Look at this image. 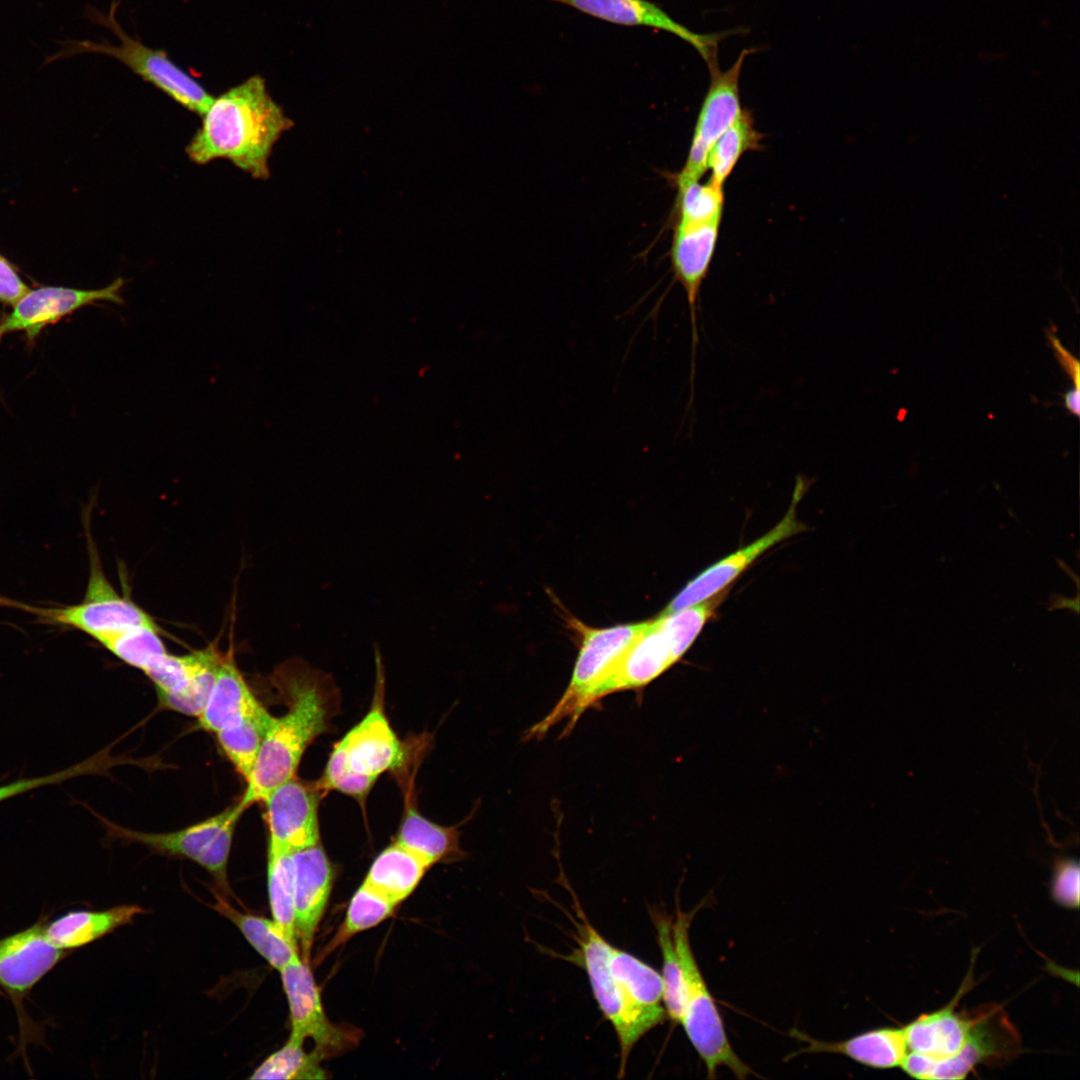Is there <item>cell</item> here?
<instances>
[{"label": "cell", "instance_id": "cell-1", "mask_svg": "<svg viewBox=\"0 0 1080 1080\" xmlns=\"http://www.w3.org/2000/svg\"><path fill=\"white\" fill-rule=\"evenodd\" d=\"M269 680L287 710L273 716L246 781L240 800L247 809L296 775L307 747L327 731L339 698L332 676L299 657L277 665Z\"/></svg>", "mask_w": 1080, "mask_h": 1080}, {"label": "cell", "instance_id": "cell-2", "mask_svg": "<svg viewBox=\"0 0 1080 1080\" xmlns=\"http://www.w3.org/2000/svg\"><path fill=\"white\" fill-rule=\"evenodd\" d=\"M185 148L189 159L205 165L225 159L255 179L269 177L275 143L293 122L254 75L213 99Z\"/></svg>", "mask_w": 1080, "mask_h": 1080}, {"label": "cell", "instance_id": "cell-3", "mask_svg": "<svg viewBox=\"0 0 1080 1080\" xmlns=\"http://www.w3.org/2000/svg\"><path fill=\"white\" fill-rule=\"evenodd\" d=\"M723 600L716 595L646 624L591 695V706L615 692L643 688L676 664L694 643Z\"/></svg>", "mask_w": 1080, "mask_h": 1080}, {"label": "cell", "instance_id": "cell-4", "mask_svg": "<svg viewBox=\"0 0 1080 1080\" xmlns=\"http://www.w3.org/2000/svg\"><path fill=\"white\" fill-rule=\"evenodd\" d=\"M376 682L368 713L335 745L343 759L326 769L329 786L364 802L377 778L403 768L406 753L384 709L385 673L379 647L375 645Z\"/></svg>", "mask_w": 1080, "mask_h": 1080}, {"label": "cell", "instance_id": "cell-5", "mask_svg": "<svg viewBox=\"0 0 1080 1080\" xmlns=\"http://www.w3.org/2000/svg\"><path fill=\"white\" fill-rule=\"evenodd\" d=\"M88 514L84 519L89 555V578L81 602L67 606H35L0 595V606L32 614L37 622L79 630L98 643L127 628L156 625L153 618L130 598L121 596L107 579L90 534Z\"/></svg>", "mask_w": 1080, "mask_h": 1080}, {"label": "cell", "instance_id": "cell-6", "mask_svg": "<svg viewBox=\"0 0 1080 1080\" xmlns=\"http://www.w3.org/2000/svg\"><path fill=\"white\" fill-rule=\"evenodd\" d=\"M695 910L683 912L677 905L672 932L684 978V1011L680 1020L684 1031L703 1060L707 1077H716L718 1067L728 1068L738 1079L755 1074L733 1050L714 998L693 954L689 928Z\"/></svg>", "mask_w": 1080, "mask_h": 1080}, {"label": "cell", "instance_id": "cell-7", "mask_svg": "<svg viewBox=\"0 0 1080 1080\" xmlns=\"http://www.w3.org/2000/svg\"><path fill=\"white\" fill-rule=\"evenodd\" d=\"M117 6L118 1L112 0L108 14L90 8L88 15L95 23L114 32L120 40L119 45H112L108 41H67L63 43V48L47 58L46 62L82 53L108 55L123 63L144 81L161 90L182 107L202 116L211 105L213 95L171 61L165 51L152 49L129 36L116 19Z\"/></svg>", "mask_w": 1080, "mask_h": 1080}, {"label": "cell", "instance_id": "cell-8", "mask_svg": "<svg viewBox=\"0 0 1080 1080\" xmlns=\"http://www.w3.org/2000/svg\"><path fill=\"white\" fill-rule=\"evenodd\" d=\"M645 622L591 628L577 620L582 635L570 683L552 710L529 728L526 740L542 738L552 727L567 721L562 735L569 734L581 715L591 706V695L641 633Z\"/></svg>", "mask_w": 1080, "mask_h": 1080}, {"label": "cell", "instance_id": "cell-9", "mask_svg": "<svg viewBox=\"0 0 1080 1080\" xmlns=\"http://www.w3.org/2000/svg\"><path fill=\"white\" fill-rule=\"evenodd\" d=\"M965 1012L969 1030L962 1049L939 1061L909 1052L901 1065L908 1075L922 1080H958L978 1065L1001 1066L1017 1058L1022 1051L1021 1038L1001 1005L986 1003Z\"/></svg>", "mask_w": 1080, "mask_h": 1080}, {"label": "cell", "instance_id": "cell-10", "mask_svg": "<svg viewBox=\"0 0 1080 1080\" xmlns=\"http://www.w3.org/2000/svg\"><path fill=\"white\" fill-rule=\"evenodd\" d=\"M574 908L578 949L572 960L585 970L598 1007L616 1032L620 1046L619 1073L623 1075L635 1044L664 1021L635 1007L627 999L610 970L612 945L591 925L575 898Z\"/></svg>", "mask_w": 1080, "mask_h": 1080}, {"label": "cell", "instance_id": "cell-11", "mask_svg": "<svg viewBox=\"0 0 1080 1080\" xmlns=\"http://www.w3.org/2000/svg\"><path fill=\"white\" fill-rule=\"evenodd\" d=\"M247 808L239 799L212 817L185 828L150 833L119 826L98 816L110 837L141 844L152 852L191 860L206 869L228 891L227 866L236 825Z\"/></svg>", "mask_w": 1080, "mask_h": 1080}, {"label": "cell", "instance_id": "cell-12", "mask_svg": "<svg viewBox=\"0 0 1080 1080\" xmlns=\"http://www.w3.org/2000/svg\"><path fill=\"white\" fill-rule=\"evenodd\" d=\"M753 49H744L733 65L722 70L717 60L707 63L710 83L697 117L688 157L675 176V184L699 181L707 170L709 151L719 136L735 121L741 105L739 79L746 57Z\"/></svg>", "mask_w": 1080, "mask_h": 1080}, {"label": "cell", "instance_id": "cell-13", "mask_svg": "<svg viewBox=\"0 0 1080 1080\" xmlns=\"http://www.w3.org/2000/svg\"><path fill=\"white\" fill-rule=\"evenodd\" d=\"M325 792L318 782L293 776L261 802L268 829V852L291 853L320 843L318 809Z\"/></svg>", "mask_w": 1080, "mask_h": 1080}, {"label": "cell", "instance_id": "cell-14", "mask_svg": "<svg viewBox=\"0 0 1080 1080\" xmlns=\"http://www.w3.org/2000/svg\"><path fill=\"white\" fill-rule=\"evenodd\" d=\"M807 488L806 479L799 477L789 509L771 530L698 574L669 602L663 612H675L721 593L767 550L783 540L806 531L807 526L797 518L796 508Z\"/></svg>", "mask_w": 1080, "mask_h": 1080}, {"label": "cell", "instance_id": "cell-15", "mask_svg": "<svg viewBox=\"0 0 1080 1080\" xmlns=\"http://www.w3.org/2000/svg\"><path fill=\"white\" fill-rule=\"evenodd\" d=\"M124 284L125 280L118 277L109 285L93 290L60 286L29 289L0 322V338L13 332H24L32 341L47 326L85 306L97 302L123 304L121 291Z\"/></svg>", "mask_w": 1080, "mask_h": 1080}, {"label": "cell", "instance_id": "cell-16", "mask_svg": "<svg viewBox=\"0 0 1080 1080\" xmlns=\"http://www.w3.org/2000/svg\"><path fill=\"white\" fill-rule=\"evenodd\" d=\"M279 972L290 1009V1035L304 1040L312 1038L315 1049L323 1057L348 1047L352 1038L349 1032L335 1026L326 1016L319 989L306 962L298 956Z\"/></svg>", "mask_w": 1080, "mask_h": 1080}, {"label": "cell", "instance_id": "cell-17", "mask_svg": "<svg viewBox=\"0 0 1080 1080\" xmlns=\"http://www.w3.org/2000/svg\"><path fill=\"white\" fill-rule=\"evenodd\" d=\"M721 219L707 222L677 221L671 246V264L674 278L685 291L692 334L690 385L695 374V356L699 342L697 327V301L704 279L713 259ZM693 385L691 386V393Z\"/></svg>", "mask_w": 1080, "mask_h": 1080}, {"label": "cell", "instance_id": "cell-18", "mask_svg": "<svg viewBox=\"0 0 1080 1080\" xmlns=\"http://www.w3.org/2000/svg\"><path fill=\"white\" fill-rule=\"evenodd\" d=\"M45 927L39 921L0 939V986L14 1000L21 1001L67 955L49 940Z\"/></svg>", "mask_w": 1080, "mask_h": 1080}, {"label": "cell", "instance_id": "cell-19", "mask_svg": "<svg viewBox=\"0 0 1080 1080\" xmlns=\"http://www.w3.org/2000/svg\"><path fill=\"white\" fill-rule=\"evenodd\" d=\"M584 14L623 26H643L666 31L690 44L707 63L717 59L718 42L725 34H699L674 20L648 0H548Z\"/></svg>", "mask_w": 1080, "mask_h": 1080}, {"label": "cell", "instance_id": "cell-20", "mask_svg": "<svg viewBox=\"0 0 1080 1080\" xmlns=\"http://www.w3.org/2000/svg\"><path fill=\"white\" fill-rule=\"evenodd\" d=\"M295 931L305 960L327 905L334 871L321 843L292 852Z\"/></svg>", "mask_w": 1080, "mask_h": 1080}, {"label": "cell", "instance_id": "cell-21", "mask_svg": "<svg viewBox=\"0 0 1080 1080\" xmlns=\"http://www.w3.org/2000/svg\"><path fill=\"white\" fill-rule=\"evenodd\" d=\"M791 1035L805 1045L788 1055L831 1053L844 1055L862 1065L888 1069L901 1066L907 1053L903 1027H883L865 1031L841 1041H823L793 1029Z\"/></svg>", "mask_w": 1080, "mask_h": 1080}, {"label": "cell", "instance_id": "cell-22", "mask_svg": "<svg viewBox=\"0 0 1080 1080\" xmlns=\"http://www.w3.org/2000/svg\"><path fill=\"white\" fill-rule=\"evenodd\" d=\"M263 707V703L258 700L246 683L233 655L223 654L208 700L198 716V722L203 730L215 734Z\"/></svg>", "mask_w": 1080, "mask_h": 1080}, {"label": "cell", "instance_id": "cell-23", "mask_svg": "<svg viewBox=\"0 0 1080 1080\" xmlns=\"http://www.w3.org/2000/svg\"><path fill=\"white\" fill-rule=\"evenodd\" d=\"M959 995L934 1012L922 1014L903 1027L908 1052L924 1055L934 1061L955 1056L964 1046L969 1030L966 1012H955Z\"/></svg>", "mask_w": 1080, "mask_h": 1080}, {"label": "cell", "instance_id": "cell-24", "mask_svg": "<svg viewBox=\"0 0 1080 1080\" xmlns=\"http://www.w3.org/2000/svg\"><path fill=\"white\" fill-rule=\"evenodd\" d=\"M144 911L137 905H122L104 911H70L45 927L49 940L63 950L89 944L126 925Z\"/></svg>", "mask_w": 1080, "mask_h": 1080}, {"label": "cell", "instance_id": "cell-25", "mask_svg": "<svg viewBox=\"0 0 1080 1080\" xmlns=\"http://www.w3.org/2000/svg\"><path fill=\"white\" fill-rule=\"evenodd\" d=\"M429 867L395 841L375 858L363 883L398 905L414 891Z\"/></svg>", "mask_w": 1080, "mask_h": 1080}, {"label": "cell", "instance_id": "cell-26", "mask_svg": "<svg viewBox=\"0 0 1080 1080\" xmlns=\"http://www.w3.org/2000/svg\"><path fill=\"white\" fill-rule=\"evenodd\" d=\"M396 841L420 856L430 866L461 854L457 828L441 826L424 817L412 801L411 788L408 785Z\"/></svg>", "mask_w": 1080, "mask_h": 1080}, {"label": "cell", "instance_id": "cell-27", "mask_svg": "<svg viewBox=\"0 0 1080 1080\" xmlns=\"http://www.w3.org/2000/svg\"><path fill=\"white\" fill-rule=\"evenodd\" d=\"M609 966L627 999L637 1008L661 1020L667 1018L663 1005L661 974L636 956L612 946Z\"/></svg>", "mask_w": 1080, "mask_h": 1080}, {"label": "cell", "instance_id": "cell-28", "mask_svg": "<svg viewBox=\"0 0 1080 1080\" xmlns=\"http://www.w3.org/2000/svg\"><path fill=\"white\" fill-rule=\"evenodd\" d=\"M212 906L241 931L250 945L275 969L280 971L298 957L297 945L292 943L274 920L242 913L216 894Z\"/></svg>", "mask_w": 1080, "mask_h": 1080}, {"label": "cell", "instance_id": "cell-29", "mask_svg": "<svg viewBox=\"0 0 1080 1080\" xmlns=\"http://www.w3.org/2000/svg\"><path fill=\"white\" fill-rule=\"evenodd\" d=\"M763 135L755 129L752 113L744 108L735 121L712 145L707 169L711 172L709 182L722 187L741 157L750 151L761 149Z\"/></svg>", "mask_w": 1080, "mask_h": 1080}, {"label": "cell", "instance_id": "cell-30", "mask_svg": "<svg viewBox=\"0 0 1080 1080\" xmlns=\"http://www.w3.org/2000/svg\"><path fill=\"white\" fill-rule=\"evenodd\" d=\"M273 715L265 708L215 733L217 742L235 770L246 782L258 758Z\"/></svg>", "mask_w": 1080, "mask_h": 1080}, {"label": "cell", "instance_id": "cell-31", "mask_svg": "<svg viewBox=\"0 0 1080 1080\" xmlns=\"http://www.w3.org/2000/svg\"><path fill=\"white\" fill-rule=\"evenodd\" d=\"M651 919L657 933V941L662 955L663 1005L667 1017L679 1023L684 1011V978L675 946L672 920L658 909H650Z\"/></svg>", "mask_w": 1080, "mask_h": 1080}, {"label": "cell", "instance_id": "cell-32", "mask_svg": "<svg viewBox=\"0 0 1080 1080\" xmlns=\"http://www.w3.org/2000/svg\"><path fill=\"white\" fill-rule=\"evenodd\" d=\"M304 1039L291 1036L286 1044L267 1057L253 1072L250 1079H323L327 1075L321 1067L323 1056L315 1049L311 1053L303 1048Z\"/></svg>", "mask_w": 1080, "mask_h": 1080}, {"label": "cell", "instance_id": "cell-33", "mask_svg": "<svg viewBox=\"0 0 1080 1080\" xmlns=\"http://www.w3.org/2000/svg\"><path fill=\"white\" fill-rule=\"evenodd\" d=\"M156 625H139L116 633L100 644L123 663L144 673L167 652Z\"/></svg>", "mask_w": 1080, "mask_h": 1080}, {"label": "cell", "instance_id": "cell-34", "mask_svg": "<svg viewBox=\"0 0 1080 1080\" xmlns=\"http://www.w3.org/2000/svg\"><path fill=\"white\" fill-rule=\"evenodd\" d=\"M267 871L268 893L273 920L285 936L297 945L292 852H268Z\"/></svg>", "mask_w": 1080, "mask_h": 1080}, {"label": "cell", "instance_id": "cell-35", "mask_svg": "<svg viewBox=\"0 0 1080 1080\" xmlns=\"http://www.w3.org/2000/svg\"><path fill=\"white\" fill-rule=\"evenodd\" d=\"M395 907V903L363 883L351 898L337 942L378 925Z\"/></svg>", "mask_w": 1080, "mask_h": 1080}, {"label": "cell", "instance_id": "cell-36", "mask_svg": "<svg viewBox=\"0 0 1080 1080\" xmlns=\"http://www.w3.org/2000/svg\"><path fill=\"white\" fill-rule=\"evenodd\" d=\"M677 221L707 222L722 218L723 188L698 181L677 185Z\"/></svg>", "mask_w": 1080, "mask_h": 1080}, {"label": "cell", "instance_id": "cell-37", "mask_svg": "<svg viewBox=\"0 0 1080 1080\" xmlns=\"http://www.w3.org/2000/svg\"><path fill=\"white\" fill-rule=\"evenodd\" d=\"M112 762L113 759L108 757V753L102 751L69 768L40 777L22 778L5 785H0V803L42 786L61 783L77 776L101 774L111 766Z\"/></svg>", "mask_w": 1080, "mask_h": 1080}, {"label": "cell", "instance_id": "cell-38", "mask_svg": "<svg viewBox=\"0 0 1080 1080\" xmlns=\"http://www.w3.org/2000/svg\"><path fill=\"white\" fill-rule=\"evenodd\" d=\"M1054 900L1068 908L1079 906V865L1073 859L1058 862L1052 881Z\"/></svg>", "mask_w": 1080, "mask_h": 1080}, {"label": "cell", "instance_id": "cell-39", "mask_svg": "<svg viewBox=\"0 0 1080 1080\" xmlns=\"http://www.w3.org/2000/svg\"><path fill=\"white\" fill-rule=\"evenodd\" d=\"M28 290L15 267L0 255V302L12 306Z\"/></svg>", "mask_w": 1080, "mask_h": 1080}, {"label": "cell", "instance_id": "cell-40", "mask_svg": "<svg viewBox=\"0 0 1080 1080\" xmlns=\"http://www.w3.org/2000/svg\"><path fill=\"white\" fill-rule=\"evenodd\" d=\"M1047 339L1058 359L1060 365L1064 371L1070 376L1073 387L1079 388L1080 384V364L1077 358H1075L1060 342V340L1051 332L1046 331Z\"/></svg>", "mask_w": 1080, "mask_h": 1080}, {"label": "cell", "instance_id": "cell-41", "mask_svg": "<svg viewBox=\"0 0 1080 1080\" xmlns=\"http://www.w3.org/2000/svg\"><path fill=\"white\" fill-rule=\"evenodd\" d=\"M1064 406L1074 416L1080 414V389L1072 387L1064 394Z\"/></svg>", "mask_w": 1080, "mask_h": 1080}]
</instances>
